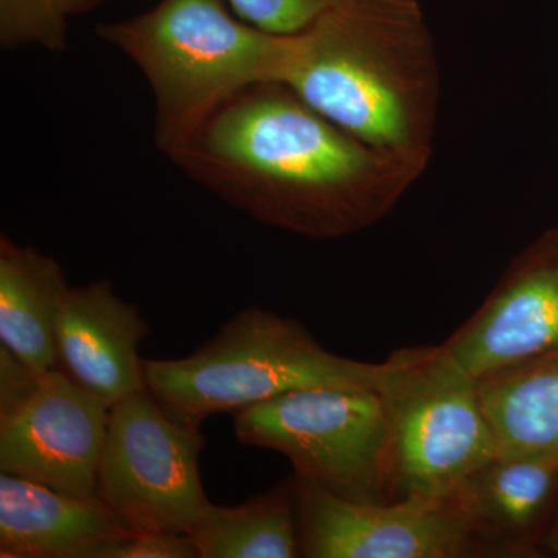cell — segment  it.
<instances>
[{
  "mask_svg": "<svg viewBox=\"0 0 558 558\" xmlns=\"http://www.w3.org/2000/svg\"><path fill=\"white\" fill-rule=\"evenodd\" d=\"M171 160L250 218L312 240L369 229L428 165L362 142L277 81L234 95Z\"/></svg>",
  "mask_w": 558,
  "mask_h": 558,
  "instance_id": "1",
  "label": "cell"
},
{
  "mask_svg": "<svg viewBox=\"0 0 558 558\" xmlns=\"http://www.w3.org/2000/svg\"><path fill=\"white\" fill-rule=\"evenodd\" d=\"M278 83L374 148L428 163L439 69L417 0H336L286 35Z\"/></svg>",
  "mask_w": 558,
  "mask_h": 558,
  "instance_id": "2",
  "label": "cell"
},
{
  "mask_svg": "<svg viewBox=\"0 0 558 558\" xmlns=\"http://www.w3.org/2000/svg\"><path fill=\"white\" fill-rule=\"evenodd\" d=\"M97 35L130 58L154 98V142L179 153L205 121L253 84L279 81L286 35L253 27L223 0H161Z\"/></svg>",
  "mask_w": 558,
  "mask_h": 558,
  "instance_id": "3",
  "label": "cell"
},
{
  "mask_svg": "<svg viewBox=\"0 0 558 558\" xmlns=\"http://www.w3.org/2000/svg\"><path fill=\"white\" fill-rule=\"evenodd\" d=\"M146 389L179 424L201 429L219 413H238L296 389H377L381 363L326 351L299 319L263 307L234 314L182 359L143 360Z\"/></svg>",
  "mask_w": 558,
  "mask_h": 558,
  "instance_id": "4",
  "label": "cell"
},
{
  "mask_svg": "<svg viewBox=\"0 0 558 558\" xmlns=\"http://www.w3.org/2000/svg\"><path fill=\"white\" fill-rule=\"evenodd\" d=\"M381 366L388 501H450L476 470L497 458L478 379L444 343L399 349Z\"/></svg>",
  "mask_w": 558,
  "mask_h": 558,
  "instance_id": "5",
  "label": "cell"
},
{
  "mask_svg": "<svg viewBox=\"0 0 558 558\" xmlns=\"http://www.w3.org/2000/svg\"><path fill=\"white\" fill-rule=\"evenodd\" d=\"M244 446L275 450L296 475L354 501H388V417L377 389H296L234 413Z\"/></svg>",
  "mask_w": 558,
  "mask_h": 558,
  "instance_id": "6",
  "label": "cell"
},
{
  "mask_svg": "<svg viewBox=\"0 0 558 558\" xmlns=\"http://www.w3.org/2000/svg\"><path fill=\"white\" fill-rule=\"evenodd\" d=\"M109 407L61 369L33 371L0 347V472L98 497Z\"/></svg>",
  "mask_w": 558,
  "mask_h": 558,
  "instance_id": "7",
  "label": "cell"
},
{
  "mask_svg": "<svg viewBox=\"0 0 558 558\" xmlns=\"http://www.w3.org/2000/svg\"><path fill=\"white\" fill-rule=\"evenodd\" d=\"M201 429L179 424L148 389L109 409L98 497L132 532L190 534L208 499Z\"/></svg>",
  "mask_w": 558,
  "mask_h": 558,
  "instance_id": "8",
  "label": "cell"
},
{
  "mask_svg": "<svg viewBox=\"0 0 558 558\" xmlns=\"http://www.w3.org/2000/svg\"><path fill=\"white\" fill-rule=\"evenodd\" d=\"M301 557H483L472 524L444 502L354 501L293 473Z\"/></svg>",
  "mask_w": 558,
  "mask_h": 558,
  "instance_id": "9",
  "label": "cell"
},
{
  "mask_svg": "<svg viewBox=\"0 0 558 558\" xmlns=\"http://www.w3.org/2000/svg\"><path fill=\"white\" fill-rule=\"evenodd\" d=\"M444 344L476 379L558 355V231L521 252Z\"/></svg>",
  "mask_w": 558,
  "mask_h": 558,
  "instance_id": "10",
  "label": "cell"
},
{
  "mask_svg": "<svg viewBox=\"0 0 558 558\" xmlns=\"http://www.w3.org/2000/svg\"><path fill=\"white\" fill-rule=\"evenodd\" d=\"M150 328L138 307L117 295L109 279L70 288L58 312V369L112 407L145 391L138 347Z\"/></svg>",
  "mask_w": 558,
  "mask_h": 558,
  "instance_id": "11",
  "label": "cell"
},
{
  "mask_svg": "<svg viewBox=\"0 0 558 558\" xmlns=\"http://www.w3.org/2000/svg\"><path fill=\"white\" fill-rule=\"evenodd\" d=\"M131 529L100 497L0 475V557L95 558Z\"/></svg>",
  "mask_w": 558,
  "mask_h": 558,
  "instance_id": "12",
  "label": "cell"
},
{
  "mask_svg": "<svg viewBox=\"0 0 558 558\" xmlns=\"http://www.w3.org/2000/svg\"><path fill=\"white\" fill-rule=\"evenodd\" d=\"M558 492V458H495L454 495L483 557L529 556Z\"/></svg>",
  "mask_w": 558,
  "mask_h": 558,
  "instance_id": "13",
  "label": "cell"
},
{
  "mask_svg": "<svg viewBox=\"0 0 558 558\" xmlns=\"http://www.w3.org/2000/svg\"><path fill=\"white\" fill-rule=\"evenodd\" d=\"M70 286L60 263L0 238V347L38 373L58 369V312Z\"/></svg>",
  "mask_w": 558,
  "mask_h": 558,
  "instance_id": "14",
  "label": "cell"
},
{
  "mask_svg": "<svg viewBox=\"0 0 558 558\" xmlns=\"http://www.w3.org/2000/svg\"><path fill=\"white\" fill-rule=\"evenodd\" d=\"M498 458H558V355L478 379Z\"/></svg>",
  "mask_w": 558,
  "mask_h": 558,
  "instance_id": "15",
  "label": "cell"
},
{
  "mask_svg": "<svg viewBox=\"0 0 558 558\" xmlns=\"http://www.w3.org/2000/svg\"><path fill=\"white\" fill-rule=\"evenodd\" d=\"M189 535L199 558L301 557L293 475L241 505L208 501Z\"/></svg>",
  "mask_w": 558,
  "mask_h": 558,
  "instance_id": "16",
  "label": "cell"
},
{
  "mask_svg": "<svg viewBox=\"0 0 558 558\" xmlns=\"http://www.w3.org/2000/svg\"><path fill=\"white\" fill-rule=\"evenodd\" d=\"M70 17V0H0V44L65 50Z\"/></svg>",
  "mask_w": 558,
  "mask_h": 558,
  "instance_id": "17",
  "label": "cell"
},
{
  "mask_svg": "<svg viewBox=\"0 0 558 558\" xmlns=\"http://www.w3.org/2000/svg\"><path fill=\"white\" fill-rule=\"evenodd\" d=\"M234 14L260 31L292 35L306 28L336 0H227Z\"/></svg>",
  "mask_w": 558,
  "mask_h": 558,
  "instance_id": "18",
  "label": "cell"
},
{
  "mask_svg": "<svg viewBox=\"0 0 558 558\" xmlns=\"http://www.w3.org/2000/svg\"><path fill=\"white\" fill-rule=\"evenodd\" d=\"M95 558H199V553L189 534L131 532L102 546Z\"/></svg>",
  "mask_w": 558,
  "mask_h": 558,
  "instance_id": "19",
  "label": "cell"
},
{
  "mask_svg": "<svg viewBox=\"0 0 558 558\" xmlns=\"http://www.w3.org/2000/svg\"><path fill=\"white\" fill-rule=\"evenodd\" d=\"M101 2L102 0H70V14L75 16V14L84 13V11H89Z\"/></svg>",
  "mask_w": 558,
  "mask_h": 558,
  "instance_id": "20",
  "label": "cell"
},
{
  "mask_svg": "<svg viewBox=\"0 0 558 558\" xmlns=\"http://www.w3.org/2000/svg\"><path fill=\"white\" fill-rule=\"evenodd\" d=\"M546 546L558 556V509L545 539Z\"/></svg>",
  "mask_w": 558,
  "mask_h": 558,
  "instance_id": "21",
  "label": "cell"
}]
</instances>
